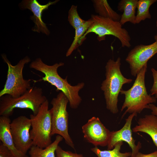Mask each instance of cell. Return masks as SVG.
Listing matches in <instances>:
<instances>
[{
  "mask_svg": "<svg viewBox=\"0 0 157 157\" xmlns=\"http://www.w3.org/2000/svg\"><path fill=\"white\" fill-rule=\"evenodd\" d=\"M147 64L141 69L130 88L124 90L122 89L120 93L124 96V100L121 109L122 112L126 110L122 118L128 113H140L145 109H148L149 105L155 103L156 99L149 94L145 85V77L147 71Z\"/></svg>",
  "mask_w": 157,
  "mask_h": 157,
  "instance_id": "3",
  "label": "cell"
},
{
  "mask_svg": "<svg viewBox=\"0 0 157 157\" xmlns=\"http://www.w3.org/2000/svg\"><path fill=\"white\" fill-rule=\"evenodd\" d=\"M135 157H157V150L148 154H144L139 152Z\"/></svg>",
  "mask_w": 157,
  "mask_h": 157,
  "instance_id": "26",
  "label": "cell"
},
{
  "mask_svg": "<svg viewBox=\"0 0 157 157\" xmlns=\"http://www.w3.org/2000/svg\"><path fill=\"white\" fill-rule=\"evenodd\" d=\"M153 78V83L151 89L150 90V94L155 95V97L157 99V70L154 68L151 69Z\"/></svg>",
  "mask_w": 157,
  "mask_h": 157,
  "instance_id": "24",
  "label": "cell"
},
{
  "mask_svg": "<svg viewBox=\"0 0 157 157\" xmlns=\"http://www.w3.org/2000/svg\"><path fill=\"white\" fill-rule=\"evenodd\" d=\"M121 58L116 61L110 59L105 66L106 79L103 81L101 88L104 92L106 108L113 114L119 111L118 97L124 84L131 83L133 80L125 77L120 69Z\"/></svg>",
  "mask_w": 157,
  "mask_h": 157,
  "instance_id": "2",
  "label": "cell"
},
{
  "mask_svg": "<svg viewBox=\"0 0 157 157\" xmlns=\"http://www.w3.org/2000/svg\"><path fill=\"white\" fill-rule=\"evenodd\" d=\"M69 100L62 92L51 100L50 109L52 122L51 136L57 134L62 136L66 143L74 149V145L68 133L69 114L67 110Z\"/></svg>",
  "mask_w": 157,
  "mask_h": 157,
  "instance_id": "8",
  "label": "cell"
},
{
  "mask_svg": "<svg viewBox=\"0 0 157 157\" xmlns=\"http://www.w3.org/2000/svg\"><path fill=\"white\" fill-rule=\"evenodd\" d=\"M123 144V142H118L111 150H101L97 147L95 146L91 148V150L98 157H131L132 155L131 152L122 153L120 152Z\"/></svg>",
  "mask_w": 157,
  "mask_h": 157,
  "instance_id": "19",
  "label": "cell"
},
{
  "mask_svg": "<svg viewBox=\"0 0 157 157\" xmlns=\"http://www.w3.org/2000/svg\"><path fill=\"white\" fill-rule=\"evenodd\" d=\"M59 0L49 1L45 5L40 4L37 0H23L19 3L20 7L23 9H28L33 13L31 16V19L35 23V26L32 29L34 32H42L47 35L50 33L46 24L42 20V16L43 12L48 9L51 5L54 4Z\"/></svg>",
  "mask_w": 157,
  "mask_h": 157,
  "instance_id": "13",
  "label": "cell"
},
{
  "mask_svg": "<svg viewBox=\"0 0 157 157\" xmlns=\"http://www.w3.org/2000/svg\"><path fill=\"white\" fill-rule=\"evenodd\" d=\"M68 21L75 29L83 24L85 21L79 16L77 11V6L72 5L68 11Z\"/></svg>",
  "mask_w": 157,
  "mask_h": 157,
  "instance_id": "22",
  "label": "cell"
},
{
  "mask_svg": "<svg viewBox=\"0 0 157 157\" xmlns=\"http://www.w3.org/2000/svg\"><path fill=\"white\" fill-rule=\"evenodd\" d=\"M137 114L133 113L131 114L125 119V123L120 129L111 131V134L107 145V150H111L115 145L120 142H127L132 149V155L131 157H135L141 147V144L140 142L137 145L135 144V140L132 136V130L131 125L133 119Z\"/></svg>",
  "mask_w": 157,
  "mask_h": 157,
  "instance_id": "12",
  "label": "cell"
},
{
  "mask_svg": "<svg viewBox=\"0 0 157 157\" xmlns=\"http://www.w3.org/2000/svg\"><path fill=\"white\" fill-rule=\"evenodd\" d=\"M30 118L21 115L14 119L10 124V129L17 149L24 154L33 145L30 135Z\"/></svg>",
  "mask_w": 157,
  "mask_h": 157,
  "instance_id": "9",
  "label": "cell"
},
{
  "mask_svg": "<svg viewBox=\"0 0 157 157\" xmlns=\"http://www.w3.org/2000/svg\"><path fill=\"white\" fill-rule=\"evenodd\" d=\"M91 18L93 22L78 42L81 45L85 40L87 35L93 33L97 35L99 41L104 40L107 35H112L117 38L120 42L122 47L129 48L131 46V38L128 31L123 28L119 22L92 15Z\"/></svg>",
  "mask_w": 157,
  "mask_h": 157,
  "instance_id": "5",
  "label": "cell"
},
{
  "mask_svg": "<svg viewBox=\"0 0 157 157\" xmlns=\"http://www.w3.org/2000/svg\"><path fill=\"white\" fill-rule=\"evenodd\" d=\"M56 157H84L81 154L73 153L70 151H65L60 146H58L56 151Z\"/></svg>",
  "mask_w": 157,
  "mask_h": 157,
  "instance_id": "23",
  "label": "cell"
},
{
  "mask_svg": "<svg viewBox=\"0 0 157 157\" xmlns=\"http://www.w3.org/2000/svg\"><path fill=\"white\" fill-rule=\"evenodd\" d=\"M48 99L40 106L38 113L30 115V135L33 145L45 148L52 143V122Z\"/></svg>",
  "mask_w": 157,
  "mask_h": 157,
  "instance_id": "7",
  "label": "cell"
},
{
  "mask_svg": "<svg viewBox=\"0 0 157 157\" xmlns=\"http://www.w3.org/2000/svg\"><path fill=\"white\" fill-rule=\"evenodd\" d=\"M9 117H0V140L12 151L15 157H28L18 150L15 147L10 129Z\"/></svg>",
  "mask_w": 157,
  "mask_h": 157,
  "instance_id": "14",
  "label": "cell"
},
{
  "mask_svg": "<svg viewBox=\"0 0 157 157\" xmlns=\"http://www.w3.org/2000/svg\"><path fill=\"white\" fill-rule=\"evenodd\" d=\"M92 1L95 11L98 15L108 18L115 21H120L121 15L111 8L107 0H94Z\"/></svg>",
  "mask_w": 157,
  "mask_h": 157,
  "instance_id": "18",
  "label": "cell"
},
{
  "mask_svg": "<svg viewBox=\"0 0 157 157\" xmlns=\"http://www.w3.org/2000/svg\"><path fill=\"white\" fill-rule=\"evenodd\" d=\"M93 22V20L91 18L88 20L85 21L83 24L75 29L74 39L66 52V56H69L73 51L78 47L80 40L84 35Z\"/></svg>",
  "mask_w": 157,
  "mask_h": 157,
  "instance_id": "21",
  "label": "cell"
},
{
  "mask_svg": "<svg viewBox=\"0 0 157 157\" xmlns=\"http://www.w3.org/2000/svg\"><path fill=\"white\" fill-rule=\"evenodd\" d=\"M157 53V41L135 46L128 53L125 60L129 64L131 75L136 76L149 60Z\"/></svg>",
  "mask_w": 157,
  "mask_h": 157,
  "instance_id": "10",
  "label": "cell"
},
{
  "mask_svg": "<svg viewBox=\"0 0 157 157\" xmlns=\"http://www.w3.org/2000/svg\"><path fill=\"white\" fill-rule=\"evenodd\" d=\"M84 138L94 146H107L111 131L103 124L98 117L89 119L82 127Z\"/></svg>",
  "mask_w": 157,
  "mask_h": 157,
  "instance_id": "11",
  "label": "cell"
},
{
  "mask_svg": "<svg viewBox=\"0 0 157 157\" xmlns=\"http://www.w3.org/2000/svg\"><path fill=\"white\" fill-rule=\"evenodd\" d=\"M154 39L155 40V41H157V34H156L154 36Z\"/></svg>",
  "mask_w": 157,
  "mask_h": 157,
  "instance_id": "28",
  "label": "cell"
},
{
  "mask_svg": "<svg viewBox=\"0 0 157 157\" xmlns=\"http://www.w3.org/2000/svg\"><path fill=\"white\" fill-rule=\"evenodd\" d=\"M138 0H121L117 6L118 10L123 12L120 22L122 25L127 22L135 24V10Z\"/></svg>",
  "mask_w": 157,
  "mask_h": 157,
  "instance_id": "16",
  "label": "cell"
},
{
  "mask_svg": "<svg viewBox=\"0 0 157 157\" xmlns=\"http://www.w3.org/2000/svg\"><path fill=\"white\" fill-rule=\"evenodd\" d=\"M2 58L8 66L7 79L3 89L0 92V97L8 94L17 98L23 94L32 87L31 79H25L23 77V70L25 64L31 61L30 58L26 56L15 65H12L4 54Z\"/></svg>",
  "mask_w": 157,
  "mask_h": 157,
  "instance_id": "6",
  "label": "cell"
},
{
  "mask_svg": "<svg viewBox=\"0 0 157 157\" xmlns=\"http://www.w3.org/2000/svg\"><path fill=\"white\" fill-rule=\"evenodd\" d=\"M137 122L138 124L133 128L132 132L147 134L157 148V117L152 114L146 115L139 118Z\"/></svg>",
  "mask_w": 157,
  "mask_h": 157,
  "instance_id": "15",
  "label": "cell"
},
{
  "mask_svg": "<svg viewBox=\"0 0 157 157\" xmlns=\"http://www.w3.org/2000/svg\"><path fill=\"white\" fill-rule=\"evenodd\" d=\"M64 65V63L60 62L49 65L44 63L41 58H38L31 63L29 67L44 74V76L41 80L48 82L55 86L57 91L63 92L68 99L70 107L76 109L82 101L79 92L85 84L82 82L72 86L68 82L67 77L65 79L61 78L58 73V69Z\"/></svg>",
  "mask_w": 157,
  "mask_h": 157,
  "instance_id": "1",
  "label": "cell"
},
{
  "mask_svg": "<svg viewBox=\"0 0 157 157\" xmlns=\"http://www.w3.org/2000/svg\"><path fill=\"white\" fill-rule=\"evenodd\" d=\"M148 109L151 110V114L157 117V106L153 104L149 105Z\"/></svg>",
  "mask_w": 157,
  "mask_h": 157,
  "instance_id": "27",
  "label": "cell"
},
{
  "mask_svg": "<svg viewBox=\"0 0 157 157\" xmlns=\"http://www.w3.org/2000/svg\"><path fill=\"white\" fill-rule=\"evenodd\" d=\"M156 27H157V20L156 21Z\"/></svg>",
  "mask_w": 157,
  "mask_h": 157,
  "instance_id": "29",
  "label": "cell"
},
{
  "mask_svg": "<svg viewBox=\"0 0 157 157\" xmlns=\"http://www.w3.org/2000/svg\"><path fill=\"white\" fill-rule=\"evenodd\" d=\"M156 0H139L136 8L137 9L136 16L135 24H138L146 19H150L151 15L149 12L150 7L156 2Z\"/></svg>",
  "mask_w": 157,
  "mask_h": 157,
  "instance_id": "20",
  "label": "cell"
},
{
  "mask_svg": "<svg viewBox=\"0 0 157 157\" xmlns=\"http://www.w3.org/2000/svg\"><path fill=\"white\" fill-rule=\"evenodd\" d=\"M42 88L32 87L23 94L13 98L8 94L0 97V115L9 117L16 108L28 109L36 115L41 106L47 100Z\"/></svg>",
  "mask_w": 157,
  "mask_h": 157,
  "instance_id": "4",
  "label": "cell"
},
{
  "mask_svg": "<svg viewBox=\"0 0 157 157\" xmlns=\"http://www.w3.org/2000/svg\"><path fill=\"white\" fill-rule=\"evenodd\" d=\"M0 157H15L10 150L2 142L0 144Z\"/></svg>",
  "mask_w": 157,
  "mask_h": 157,
  "instance_id": "25",
  "label": "cell"
},
{
  "mask_svg": "<svg viewBox=\"0 0 157 157\" xmlns=\"http://www.w3.org/2000/svg\"><path fill=\"white\" fill-rule=\"evenodd\" d=\"M63 139L61 136L57 135L54 141L45 148L32 145L28 151L30 157H56L55 153L56 149Z\"/></svg>",
  "mask_w": 157,
  "mask_h": 157,
  "instance_id": "17",
  "label": "cell"
}]
</instances>
